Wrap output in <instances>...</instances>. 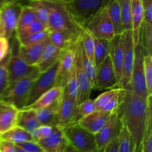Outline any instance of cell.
Here are the masks:
<instances>
[{"mask_svg": "<svg viewBox=\"0 0 152 152\" xmlns=\"http://www.w3.org/2000/svg\"><path fill=\"white\" fill-rule=\"evenodd\" d=\"M123 128L132 137L134 152L141 151L142 139L146 129L148 100L127 90L124 100L118 109Z\"/></svg>", "mask_w": 152, "mask_h": 152, "instance_id": "cell-1", "label": "cell"}, {"mask_svg": "<svg viewBox=\"0 0 152 152\" xmlns=\"http://www.w3.org/2000/svg\"><path fill=\"white\" fill-rule=\"evenodd\" d=\"M68 142L77 151L96 152L97 150L94 134L80 126L78 123H71L61 127Z\"/></svg>", "mask_w": 152, "mask_h": 152, "instance_id": "cell-4", "label": "cell"}, {"mask_svg": "<svg viewBox=\"0 0 152 152\" xmlns=\"http://www.w3.org/2000/svg\"><path fill=\"white\" fill-rule=\"evenodd\" d=\"M45 152H64L68 142L59 125L53 126V130L48 137L37 141Z\"/></svg>", "mask_w": 152, "mask_h": 152, "instance_id": "cell-16", "label": "cell"}, {"mask_svg": "<svg viewBox=\"0 0 152 152\" xmlns=\"http://www.w3.org/2000/svg\"><path fill=\"white\" fill-rule=\"evenodd\" d=\"M46 28H48L46 25H45L44 24L36 19L34 22H33L31 25L27 26L26 28L19 30V31H16L15 34H16V39L20 40V39L25 38V37H28L31 34H35V33L42 31V30L46 29Z\"/></svg>", "mask_w": 152, "mask_h": 152, "instance_id": "cell-41", "label": "cell"}, {"mask_svg": "<svg viewBox=\"0 0 152 152\" xmlns=\"http://www.w3.org/2000/svg\"><path fill=\"white\" fill-rule=\"evenodd\" d=\"M79 37L85 52L89 59L94 63V37L86 28L82 26Z\"/></svg>", "mask_w": 152, "mask_h": 152, "instance_id": "cell-30", "label": "cell"}, {"mask_svg": "<svg viewBox=\"0 0 152 152\" xmlns=\"http://www.w3.org/2000/svg\"><path fill=\"white\" fill-rule=\"evenodd\" d=\"M115 70L116 75L120 83L123 73V59H124V45L122 34H117L109 40V55Z\"/></svg>", "mask_w": 152, "mask_h": 152, "instance_id": "cell-17", "label": "cell"}, {"mask_svg": "<svg viewBox=\"0 0 152 152\" xmlns=\"http://www.w3.org/2000/svg\"><path fill=\"white\" fill-rule=\"evenodd\" d=\"M143 66L148 97H150L152 95V56L150 55L144 56Z\"/></svg>", "mask_w": 152, "mask_h": 152, "instance_id": "cell-43", "label": "cell"}, {"mask_svg": "<svg viewBox=\"0 0 152 152\" xmlns=\"http://www.w3.org/2000/svg\"><path fill=\"white\" fill-rule=\"evenodd\" d=\"M108 12L109 14L110 19L112 22L114 27L115 35L117 34H122L124 32L123 24L121 20V14H120V6L117 0H111L107 4Z\"/></svg>", "mask_w": 152, "mask_h": 152, "instance_id": "cell-29", "label": "cell"}, {"mask_svg": "<svg viewBox=\"0 0 152 152\" xmlns=\"http://www.w3.org/2000/svg\"><path fill=\"white\" fill-rule=\"evenodd\" d=\"M63 95L71 98L77 104V97H78V89H77V79H76L74 68L71 75L68 77V80L65 83V86H63Z\"/></svg>", "mask_w": 152, "mask_h": 152, "instance_id": "cell-39", "label": "cell"}, {"mask_svg": "<svg viewBox=\"0 0 152 152\" xmlns=\"http://www.w3.org/2000/svg\"><path fill=\"white\" fill-rule=\"evenodd\" d=\"M120 88H114V89H108L105 92H102L99 95L96 99H94V105L96 110H102L105 104L113 98L120 91Z\"/></svg>", "mask_w": 152, "mask_h": 152, "instance_id": "cell-42", "label": "cell"}, {"mask_svg": "<svg viewBox=\"0 0 152 152\" xmlns=\"http://www.w3.org/2000/svg\"><path fill=\"white\" fill-rule=\"evenodd\" d=\"M95 110H96V108H95L94 100L88 98V99L83 101L77 106L74 122L75 123H77L79 121L87 116L90 113H93Z\"/></svg>", "mask_w": 152, "mask_h": 152, "instance_id": "cell-38", "label": "cell"}, {"mask_svg": "<svg viewBox=\"0 0 152 152\" xmlns=\"http://www.w3.org/2000/svg\"><path fill=\"white\" fill-rule=\"evenodd\" d=\"M79 39V38H78ZM78 42V40H77ZM74 45L75 49V62H74V71H75L76 79H77V89H78V97H77V106L83 101L90 98L91 90L93 89L90 80L86 75L82 64L81 57L78 47V43Z\"/></svg>", "mask_w": 152, "mask_h": 152, "instance_id": "cell-13", "label": "cell"}, {"mask_svg": "<svg viewBox=\"0 0 152 152\" xmlns=\"http://www.w3.org/2000/svg\"><path fill=\"white\" fill-rule=\"evenodd\" d=\"M75 49L74 47L62 51L59 58V66L56 77L55 86L63 88L74 68Z\"/></svg>", "mask_w": 152, "mask_h": 152, "instance_id": "cell-15", "label": "cell"}, {"mask_svg": "<svg viewBox=\"0 0 152 152\" xmlns=\"http://www.w3.org/2000/svg\"><path fill=\"white\" fill-rule=\"evenodd\" d=\"M27 152H45L37 142L28 141L16 145Z\"/></svg>", "mask_w": 152, "mask_h": 152, "instance_id": "cell-47", "label": "cell"}, {"mask_svg": "<svg viewBox=\"0 0 152 152\" xmlns=\"http://www.w3.org/2000/svg\"><path fill=\"white\" fill-rule=\"evenodd\" d=\"M111 0H71L66 3L73 19L86 27L89 20Z\"/></svg>", "mask_w": 152, "mask_h": 152, "instance_id": "cell-5", "label": "cell"}, {"mask_svg": "<svg viewBox=\"0 0 152 152\" xmlns=\"http://www.w3.org/2000/svg\"><path fill=\"white\" fill-rule=\"evenodd\" d=\"M64 152H77V151L74 148H73L71 145L68 144V145L67 146L66 148H65V151Z\"/></svg>", "mask_w": 152, "mask_h": 152, "instance_id": "cell-52", "label": "cell"}, {"mask_svg": "<svg viewBox=\"0 0 152 152\" xmlns=\"http://www.w3.org/2000/svg\"><path fill=\"white\" fill-rule=\"evenodd\" d=\"M61 53L62 50L56 48L48 41L43 49L42 52L35 66L38 68L40 72H42L59 61Z\"/></svg>", "mask_w": 152, "mask_h": 152, "instance_id": "cell-21", "label": "cell"}, {"mask_svg": "<svg viewBox=\"0 0 152 152\" xmlns=\"http://www.w3.org/2000/svg\"><path fill=\"white\" fill-rule=\"evenodd\" d=\"M19 0H0V3L2 4H7V3H13V2H19Z\"/></svg>", "mask_w": 152, "mask_h": 152, "instance_id": "cell-53", "label": "cell"}, {"mask_svg": "<svg viewBox=\"0 0 152 152\" xmlns=\"http://www.w3.org/2000/svg\"><path fill=\"white\" fill-rule=\"evenodd\" d=\"M140 42L145 55L152 56V25L142 22L140 29Z\"/></svg>", "mask_w": 152, "mask_h": 152, "instance_id": "cell-34", "label": "cell"}, {"mask_svg": "<svg viewBox=\"0 0 152 152\" xmlns=\"http://www.w3.org/2000/svg\"><path fill=\"white\" fill-rule=\"evenodd\" d=\"M132 7V23L134 44L140 40V29L143 22V2L142 0H131Z\"/></svg>", "mask_w": 152, "mask_h": 152, "instance_id": "cell-23", "label": "cell"}, {"mask_svg": "<svg viewBox=\"0 0 152 152\" xmlns=\"http://www.w3.org/2000/svg\"><path fill=\"white\" fill-rule=\"evenodd\" d=\"M19 111V109L13 104L0 100V131L1 133L16 125Z\"/></svg>", "mask_w": 152, "mask_h": 152, "instance_id": "cell-22", "label": "cell"}, {"mask_svg": "<svg viewBox=\"0 0 152 152\" xmlns=\"http://www.w3.org/2000/svg\"><path fill=\"white\" fill-rule=\"evenodd\" d=\"M0 152H15V144L0 139Z\"/></svg>", "mask_w": 152, "mask_h": 152, "instance_id": "cell-50", "label": "cell"}, {"mask_svg": "<svg viewBox=\"0 0 152 152\" xmlns=\"http://www.w3.org/2000/svg\"><path fill=\"white\" fill-rule=\"evenodd\" d=\"M118 152H134V142L127 130L123 128L118 137Z\"/></svg>", "mask_w": 152, "mask_h": 152, "instance_id": "cell-40", "label": "cell"}, {"mask_svg": "<svg viewBox=\"0 0 152 152\" xmlns=\"http://www.w3.org/2000/svg\"><path fill=\"white\" fill-rule=\"evenodd\" d=\"M52 130H53V126L42 125L39 128H37V129L33 131L31 134L32 135L33 139H34V141L37 142L39 140L48 137L50 133L52 132Z\"/></svg>", "mask_w": 152, "mask_h": 152, "instance_id": "cell-45", "label": "cell"}, {"mask_svg": "<svg viewBox=\"0 0 152 152\" xmlns=\"http://www.w3.org/2000/svg\"><path fill=\"white\" fill-rule=\"evenodd\" d=\"M123 128V123L119 116L118 110L111 113V118L105 126L94 134L96 148L99 152H103L108 143L114 139L118 138Z\"/></svg>", "mask_w": 152, "mask_h": 152, "instance_id": "cell-11", "label": "cell"}, {"mask_svg": "<svg viewBox=\"0 0 152 152\" xmlns=\"http://www.w3.org/2000/svg\"><path fill=\"white\" fill-rule=\"evenodd\" d=\"M10 51V46L8 39L4 37H0V62L2 61Z\"/></svg>", "mask_w": 152, "mask_h": 152, "instance_id": "cell-48", "label": "cell"}, {"mask_svg": "<svg viewBox=\"0 0 152 152\" xmlns=\"http://www.w3.org/2000/svg\"><path fill=\"white\" fill-rule=\"evenodd\" d=\"M48 34L49 29L46 28V29L39 31L35 34H31L25 38L17 40V41L19 42V45L20 46H31V45L37 44V43H42V42L48 40Z\"/></svg>", "mask_w": 152, "mask_h": 152, "instance_id": "cell-37", "label": "cell"}, {"mask_svg": "<svg viewBox=\"0 0 152 152\" xmlns=\"http://www.w3.org/2000/svg\"><path fill=\"white\" fill-rule=\"evenodd\" d=\"M79 38V34L57 30H49L48 41L60 50L74 47Z\"/></svg>", "mask_w": 152, "mask_h": 152, "instance_id": "cell-20", "label": "cell"}, {"mask_svg": "<svg viewBox=\"0 0 152 152\" xmlns=\"http://www.w3.org/2000/svg\"><path fill=\"white\" fill-rule=\"evenodd\" d=\"M39 74L40 72L37 68L26 77L7 85L0 96V100L13 104L19 110L23 109L31 92V86Z\"/></svg>", "mask_w": 152, "mask_h": 152, "instance_id": "cell-3", "label": "cell"}, {"mask_svg": "<svg viewBox=\"0 0 152 152\" xmlns=\"http://www.w3.org/2000/svg\"><path fill=\"white\" fill-rule=\"evenodd\" d=\"M22 7L19 2H13L2 4L0 8L1 34L8 40L16 32Z\"/></svg>", "mask_w": 152, "mask_h": 152, "instance_id": "cell-10", "label": "cell"}, {"mask_svg": "<svg viewBox=\"0 0 152 152\" xmlns=\"http://www.w3.org/2000/svg\"><path fill=\"white\" fill-rule=\"evenodd\" d=\"M120 6L121 20L125 31H132V7L131 0H117Z\"/></svg>", "mask_w": 152, "mask_h": 152, "instance_id": "cell-33", "label": "cell"}, {"mask_svg": "<svg viewBox=\"0 0 152 152\" xmlns=\"http://www.w3.org/2000/svg\"><path fill=\"white\" fill-rule=\"evenodd\" d=\"M77 152H87V151H77ZM96 152H99V151H96Z\"/></svg>", "mask_w": 152, "mask_h": 152, "instance_id": "cell-58", "label": "cell"}, {"mask_svg": "<svg viewBox=\"0 0 152 152\" xmlns=\"http://www.w3.org/2000/svg\"><path fill=\"white\" fill-rule=\"evenodd\" d=\"M15 152H27V151H25V150H23L22 148H19V146L15 145Z\"/></svg>", "mask_w": 152, "mask_h": 152, "instance_id": "cell-54", "label": "cell"}, {"mask_svg": "<svg viewBox=\"0 0 152 152\" xmlns=\"http://www.w3.org/2000/svg\"><path fill=\"white\" fill-rule=\"evenodd\" d=\"M111 113L102 110H95L77 123L93 134L99 132L111 118Z\"/></svg>", "mask_w": 152, "mask_h": 152, "instance_id": "cell-18", "label": "cell"}, {"mask_svg": "<svg viewBox=\"0 0 152 152\" xmlns=\"http://www.w3.org/2000/svg\"><path fill=\"white\" fill-rule=\"evenodd\" d=\"M80 35V34H79ZM78 47L79 50H80V57H81V61H82V64H83V69H84V71L86 72V75L88 77V79L90 80L91 83L92 84V87L94 86V83L95 80V77H96V68L95 66V64L89 59V58L88 57V55H86V53L85 52L84 49H83V46H82L81 43L80 41V37L78 39Z\"/></svg>", "mask_w": 152, "mask_h": 152, "instance_id": "cell-31", "label": "cell"}, {"mask_svg": "<svg viewBox=\"0 0 152 152\" xmlns=\"http://www.w3.org/2000/svg\"><path fill=\"white\" fill-rule=\"evenodd\" d=\"M60 98L56 100L50 105L36 110L37 117L41 125L54 126L57 125V117L59 113Z\"/></svg>", "mask_w": 152, "mask_h": 152, "instance_id": "cell-24", "label": "cell"}, {"mask_svg": "<svg viewBox=\"0 0 152 152\" xmlns=\"http://www.w3.org/2000/svg\"><path fill=\"white\" fill-rule=\"evenodd\" d=\"M142 2H143V4H146V3L149 2V1H152V0H142Z\"/></svg>", "mask_w": 152, "mask_h": 152, "instance_id": "cell-55", "label": "cell"}, {"mask_svg": "<svg viewBox=\"0 0 152 152\" xmlns=\"http://www.w3.org/2000/svg\"><path fill=\"white\" fill-rule=\"evenodd\" d=\"M123 45H124V59L122 77L118 88L129 90L130 87L131 75L134 61L135 44L132 31H124L123 34Z\"/></svg>", "mask_w": 152, "mask_h": 152, "instance_id": "cell-9", "label": "cell"}, {"mask_svg": "<svg viewBox=\"0 0 152 152\" xmlns=\"http://www.w3.org/2000/svg\"><path fill=\"white\" fill-rule=\"evenodd\" d=\"M143 22L152 25V1L143 4Z\"/></svg>", "mask_w": 152, "mask_h": 152, "instance_id": "cell-49", "label": "cell"}, {"mask_svg": "<svg viewBox=\"0 0 152 152\" xmlns=\"http://www.w3.org/2000/svg\"><path fill=\"white\" fill-rule=\"evenodd\" d=\"M107 4L88 22L85 28L94 37L109 41L115 36V33L108 14Z\"/></svg>", "mask_w": 152, "mask_h": 152, "instance_id": "cell-7", "label": "cell"}, {"mask_svg": "<svg viewBox=\"0 0 152 152\" xmlns=\"http://www.w3.org/2000/svg\"><path fill=\"white\" fill-rule=\"evenodd\" d=\"M28 5L31 6L35 13L37 20L39 21L48 28V11L41 0H30L28 1Z\"/></svg>", "mask_w": 152, "mask_h": 152, "instance_id": "cell-36", "label": "cell"}, {"mask_svg": "<svg viewBox=\"0 0 152 152\" xmlns=\"http://www.w3.org/2000/svg\"><path fill=\"white\" fill-rule=\"evenodd\" d=\"M37 67L27 63L19 55V52L14 53L10 47V58L7 63V80L8 85L19 79L25 77L32 73Z\"/></svg>", "mask_w": 152, "mask_h": 152, "instance_id": "cell-14", "label": "cell"}, {"mask_svg": "<svg viewBox=\"0 0 152 152\" xmlns=\"http://www.w3.org/2000/svg\"><path fill=\"white\" fill-rule=\"evenodd\" d=\"M1 6H2V4H1V3H0V8L1 7Z\"/></svg>", "mask_w": 152, "mask_h": 152, "instance_id": "cell-59", "label": "cell"}, {"mask_svg": "<svg viewBox=\"0 0 152 152\" xmlns=\"http://www.w3.org/2000/svg\"><path fill=\"white\" fill-rule=\"evenodd\" d=\"M58 66H59V61L47 70L40 72L31 86V92L28 97L25 107L32 104L42 94L55 86Z\"/></svg>", "mask_w": 152, "mask_h": 152, "instance_id": "cell-8", "label": "cell"}, {"mask_svg": "<svg viewBox=\"0 0 152 152\" xmlns=\"http://www.w3.org/2000/svg\"><path fill=\"white\" fill-rule=\"evenodd\" d=\"M16 125L31 133L42 125L37 119L35 110L22 109L18 113Z\"/></svg>", "mask_w": 152, "mask_h": 152, "instance_id": "cell-25", "label": "cell"}, {"mask_svg": "<svg viewBox=\"0 0 152 152\" xmlns=\"http://www.w3.org/2000/svg\"><path fill=\"white\" fill-rule=\"evenodd\" d=\"M10 52L7 56L0 62V96L8 85L7 80V63L10 58Z\"/></svg>", "mask_w": 152, "mask_h": 152, "instance_id": "cell-44", "label": "cell"}, {"mask_svg": "<svg viewBox=\"0 0 152 152\" xmlns=\"http://www.w3.org/2000/svg\"><path fill=\"white\" fill-rule=\"evenodd\" d=\"M118 138L113 139L111 142L108 144V145L105 148L103 152H118Z\"/></svg>", "mask_w": 152, "mask_h": 152, "instance_id": "cell-51", "label": "cell"}, {"mask_svg": "<svg viewBox=\"0 0 152 152\" xmlns=\"http://www.w3.org/2000/svg\"><path fill=\"white\" fill-rule=\"evenodd\" d=\"M76 108H77L76 102L63 95V92H62L60 98V104H59L56 125L63 127L69 124L75 123L74 118H75Z\"/></svg>", "mask_w": 152, "mask_h": 152, "instance_id": "cell-19", "label": "cell"}, {"mask_svg": "<svg viewBox=\"0 0 152 152\" xmlns=\"http://www.w3.org/2000/svg\"><path fill=\"white\" fill-rule=\"evenodd\" d=\"M119 81L109 55L96 67L93 89H111L117 88Z\"/></svg>", "mask_w": 152, "mask_h": 152, "instance_id": "cell-12", "label": "cell"}, {"mask_svg": "<svg viewBox=\"0 0 152 152\" xmlns=\"http://www.w3.org/2000/svg\"><path fill=\"white\" fill-rule=\"evenodd\" d=\"M0 139L10 142L15 145L24 142L34 141L31 133L17 125H15L7 131L1 133L0 134Z\"/></svg>", "mask_w": 152, "mask_h": 152, "instance_id": "cell-28", "label": "cell"}, {"mask_svg": "<svg viewBox=\"0 0 152 152\" xmlns=\"http://www.w3.org/2000/svg\"><path fill=\"white\" fill-rule=\"evenodd\" d=\"M48 42V40L27 46L19 45V50H18L19 55L28 64L31 66L35 65Z\"/></svg>", "mask_w": 152, "mask_h": 152, "instance_id": "cell-27", "label": "cell"}, {"mask_svg": "<svg viewBox=\"0 0 152 152\" xmlns=\"http://www.w3.org/2000/svg\"><path fill=\"white\" fill-rule=\"evenodd\" d=\"M141 152H152V126L146 127L142 139Z\"/></svg>", "mask_w": 152, "mask_h": 152, "instance_id": "cell-46", "label": "cell"}, {"mask_svg": "<svg viewBox=\"0 0 152 152\" xmlns=\"http://www.w3.org/2000/svg\"><path fill=\"white\" fill-rule=\"evenodd\" d=\"M0 31H1V22H0Z\"/></svg>", "mask_w": 152, "mask_h": 152, "instance_id": "cell-60", "label": "cell"}, {"mask_svg": "<svg viewBox=\"0 0 152 152\" xmlns=\"http://www.w3.org/2000/svg\"><path fill=\"white\" fill-rule=\"evenodd\" d=\"M28 1H30V0H28Z\"/></svg>", "mask_w": 152, "mask_h": 152, "instance_id": "cell-62", "label": "cell"}, {"mask_svg": "<svg viewBox=\"0 0 152 152\" xmlns=\"http://www.w3.org/2000/svg\"><path fill=\"white\" fill-rule=\"evenodd\" d=\"M62 1H65V3H67V2H68V1H71V0H62Z\"/></svg>", "mask_w": 152, "mask_h": 152, "instance_id": "cell-56", "label": "cell"}, {"mask_svg": "<svg viewBox=\"0 0 152 152\" xmlns=\"http://www.w3.org/2000/svg\"><path fill=\"white\" fill-rule=\"evenodd\" d=\"M1 131H0V134H1Z\"/></svg>", "mask_w": 152, "mask_h": 152, "instance_id": "cell-61", "label": "cell"}, {"mask_svg": "<svg viewBox=\"0 0 152 152\" xmlns=\"http://www.w3.org/2000/svg\"><path fill=\"white\" fill-rule=\"evenodd\" d=\"M3 37V36H2V34H1V31H0V37Z\"/></svg>", "mask_w": 152, "mask_h": 152, "instance_id": "cell-57", "label": "cell"}, {"mask_svg": "<svg viewBox=\"0 0 152 152\" xmlns=\"http://www.w3.org/2000/svg\"><path fill=\"white\" fill-rule=\"evenodd\" d=\"M145 56L140 40L135 45L134 61L131 75L130 87L129 90L132 91L137 95L144 98H148L146 83L144 75L143 58Z\"/></svg>", "mask_w": 152, "mask_h": 152, "instance_id": "cell-6", "label": "cell"}, {"mask_svg": "<svg viewBox=\"0 0 152 152\" xmlns=\"http://www.w3.org/2000/svg\"><path fill=\"white\" fill-rule=\"evenodd\" d=\"M36 19H36L35 13H34L32 7L28 4L22 5L16 31L26 28L27 26L31 25L33 22H34Z\"/></svg>", "mask_w": 152, "mask_h": 152, "instance_id": "cell-35", "label": "cell"}, {"mask_svg": "<svg viewBox=\"0 0 152 152\" xmlns=\"http://www.w3.org/2000/svg\"><path fill=\"white\" fill-rule=\"evenodd\" d=\"M48 11V28L80 34L79 25L68 10L66 3L62 0H41Z\"/></svg>", "mask_w": 152, "mask_h": 152, "instance_id": "cell-2", "label": "cell"}, {"mask_svg": "<svg viewBox=\"0 0 152 152\" xmlns=\"http://www.w3.org/2000/svg\"><path fill=\"white\" fill-rule=\"evenodd\" d=\"M140 152H141V151H140Z\"/></svg>", "mask_w": 152, "mask_h": 152, "instance_id": "cell-63", "label": "cell"}, {"mask_svg": "<svg viewBox=\"0 0 152 152\" xmlns=\"http://www.w3.org/2000/svg\"><path fill=\"white\" fill-rule=\"evenodd\" d=\"M109 55V41L94 37V64L96 67Z\"/></svg>", "mask_w": 152, "mask_h": 152, "instance_id": "cell-32", "label": "cell"}, {"mask_svg": "<svg viewBox=\"0 0 152 152\" xmlns=\"http://www.w3.org/2000/svg\"><path fill=\"white\" fill-rule=\"evenodd\" d=\"M62 92H63V88L61 86H53L51 89L42 94L32 104L23 109H33L37 110L47 107L54 102L56 100L59 99L62 96Z\"/></svg>", "mask_w": 152, "mask_h": 152, "instance_id": "cell-26", "label": "cell"}]
</instances>
